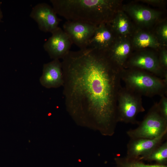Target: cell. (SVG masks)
<instances>
[{
	"mask_svg": "<svg viewBox=\"0 0 167 167\" xmlns=\"http://www.w3.org/2000/svg\"><path fill=\"white\" fill-rule=\"evenodd\" d=\"M42 71L40 81L43 86L50 88L63 86V74L62 62L59 59H54L44 64Z\"/></svg>",
	"mask_w": 167,
	"mask_h": 167,
	"instance_id": "cell-11",
	"label": "cell"
},
{
	"mask_svg": "<svg viewBox=\"0 0 167 167\" xmlns=\"http://www.w3.org/2000/svg\"><path fill=\"white\" fill-rule=\"evenodd\" d=\"M138 124L136 128L127 131L131 139H152L167 132V120L160 111L157 102L154 104Z\"/></svg>",
	"mask_w": 167,
	"mask_h": 167,
	"instance_id": "cell-4",
	"label": "cell"
},
{
	"mask_svg": "<svg viewBox=\"0 0 167 167\" xmlns=\"http://www.w3.org/2000/svg\"><path fill=\"white\" fill-rule=\"evenodd\" d=\"M115 161L118 167H167L162 165H146L137 160H132L127 158L117 157Z\"/></svg>",
	"mask_w": 167,
	"mask_h": 167,
	"instance_id": "cell-18",
	"label": "cell"
},
{
	"mask_svg": "<svg viewBox=\"0 0 167 167\" xmlns=\"http://www.w3.org/2000/svg\"><path fill=\"white\" fill-rule=\"evenodd\" d=\"M133 45L139 49L146 48H157L161 44L156 36L143 31H139L134 35L132 39Z\"/></svg>",
	"mask_w": 167,
	"mask_h": 167,
	"instance_id": "cell-16",
	"label": "cell"
},
{
	"mask_svg": "<svg viewBox=\"0 0 167 167\" xmlns=\"http://www.w3.org/2000/svg\"><path fill=\"white\" fill-rule=\"evenodd\" d=\"M160 64L163 68L167 71V51L165 49L161 50L158 56Z\"/></svg>",
	"mask_w": 167,
	"mask_h": 167,
	"instance_id": "cell-21",
	"label": "cell"
},
{
	"mask_svg": "<svg viewBox=\"0 0 167 167\" xmlns=\"http://www.w3.org/2000/svg\"><path fill=\"white\" fill-rule=\"evenodd\" d=\"M155 161L159 163H165L167 160V142L158 146L142 160Z\"/></svg>",
	"mask_w": 167,
	"mask_h": 167,
	"instance_id": "cell-17",
	"label": "cell"
},
{
	"mask_svg": "<svg viewBox=\"0 0 167 167\" xmlns=\"http://www.w3.org/2000/svg\"><path fill=\"white\" fill-rule=\"evenodd\" d=\"M131 51V42L126 37L115 38L110 48L106 51L110 59L115 64L123 68L130 57Z\"/></svg>",
	"mask_w": 167,
	"mask_h": 167,
	"instance_id": "cell-14",
	"label": "cell"
},
{
	"mask_svg": "<svg viewBox=\"0 0 167 167\" xmlns=\"http://www.w3.org/2000/svg\"><path fill=\"white\" fill-rule=\"evenodd\" d=\"M156 37L161 45L167 44V23L165 22L161 23L156 28Z\"/></svg>",
	"mask_w": 167,
	"mask_h": 167,
	"instance_id": "cell-19",
	"label": "cell"
},
{
	"mask_svg": "<svg viewBox=\"0 0 167 167\" xmlns=\"http://www.w3.org/2000/svg\"><path fill=\"white\" fill-rule=\"evenodd\" d=\"M123 68L140 69L167 79V71L161 65L158 56L152 51H143L132 55L129 57Z\"/></svg>",
	"mask_w": 167,
	"mask_h": 167,
	"instance_id": "cell-6",
	"label": "cell"
},
{
	"mask_svg": "<svg viewBox=\"0 0 167 167\" xmlns=\"http://www.w3.org/2000/svg\"><path fill=\"white\" fill-rule=\"evenodd\" d=\"M167 132L152 139H131L127 145L126 157L132 160H142L162 144Z\"/></svg>",
	"mask_w": 167,
	"mask_h": 167,
	"instance_id": "cell-10",
	"label": "cell"
},
{
	"mask_svg": "<svg viewBox=\"0 0 167 167\" xmlns=\"http://www.w3.org/2000/svg\"><path fill=\"white\" fill-rule=\"evenodd\" d=\"M114 33L109 23L99 24L90 41L88 47L107 51L115 40Z\"/></svg>",
	"mask_w": 167,
	"mask_h": 167,
	"instance_id": "cell-13",
	"label": "cell"
},
{
	"mask_svg": "<svg viewBox=\"0 0 167 167\" xmlns=\"http://www.w3.org/2000/svg\"><path fill=\"white\" fill-rule=\"evenodd\" d=\"M145 111L142 96L127 88H121L118 95L117 113L118 122L138 124L137 115Z\"/></svg>",
	"mask_w": 167,
	"mask_h": 167,
	"instance_id": "cell-5",
	"label": "cell"
},
{
	"mask_svg": "<svg viewBox=\"0 0 167 167\" xmlns=\"http://www.w3.org/2000/svg\"><path fill=\"white\" fill-rule=\"evenodd\" d=\"M2 4V2H0V23L1 22L2 19L3 18V15L2 11L1 8V5Z\"/></svg>",
	"mask_w": 167,
	"mask_h": 167,
	"instance_id": "cell-23",
	"label": "cell"
},
{
	"mask_svg": "<svg viewBox=\"0 0 167 167\" xmlns=\"http://www.w3.org/2000/svg\"><path fill=\"white\" fill-rule=\"evenodd\" d=\"M97 26L82 22L66 20L63 25V29L73 44L79 49H82L88 47Z\"/></svg>",
	"mask_w": 167,
	"mask_h": 167,
	"instance_id": "cell-7",
	"label": "cell"
},
{
	"mask_svg": "<svg viewBox=\"0 0 167 167\" xmlns=\"http://www.w3.org/2000/svg\"><path fill=\"white\" fill-rule=\"evenodd\" d=\"M112 30L121 36L126 37L130 34L131 29V24L125 13L118 10L111 20L109 23Z\"/></svg>",
	"mask_w": 167,
	"mask_h": 167,
	"instance_id": "cell-15",
	"label": "cell"
},
{
	"mask_svg": "<svg viewBox=\"0 0 167 167\" xmlns=\"http://www.w3.org/2000/svg\"><path fill=\"white\" fill-rule=\"evenodd\" d=\"M51 33L43 45L44 50L51 59H62L70 51L73 44L63 29L59 27Z\"/></svg>",
	"mask_w": 167,
	"mask_h": 167,
	"instance_id": "cell-9",
	"label": "cell"
},
{
	"mask_svg": "<svg viewBox=\"0 0 167 167\" xmlns=\"http://www.w3.org/2000/svg\"><path fill=\"white\" fill-rule=\"evenodd\" d=\"M30 16L37 23L39 29L45 32L52 33L59 27L61 20L53 7L45 3H39L34 6Z\"/></svg>",
	"mask_w": 167,
	"mask_h": 167,
	"instance_id": "cell-8",
	"label": "cell"
},
{
	"mask_svg": "<svg viewBox=\"0 0 167 167\" xmlns=\"http://www.w3.org/2000/svg\"><path fill=\"white\" fill-rule=\"evenodd\" d=\"M121 79L125 87L142 96L152 97L167 95V79L135 68H123Z\"/></svg>",
	"mask_w": 167,
	"mask_h": 167,
	"instance_id": "cell-3",
	"label": "cell"
},
{
	"mask_svg": "<svg viewBox=\"0 0 167 167\" xmlns=\"http://www.w3.org/2000/svg\"><path fill=\"white\" fill-rule=\"evenodd\" d=\"M50 2L57 14L66 20L96 25L109 22L119 4L116 0H51Z\"/></svg>",
	"mask_w": 167,
	"mask_h": 167,
	"instance_id": "cell-2",
	"label": "cell"
},
{
	"mask_svg": "<svg viewBox=\"0 0 167 167\" xmlns=\"http://www.w3.org/2000/svg\"><path fill=\"white\" fill-rule=\"evenodd\" d=\"M158 103L159 109L164 117L167 120V97L166 96L161 97Z\"/></svg>",
	"mask_w": 167,
	"mask_h": 167,
	"instance_id": "cell-20",
	"label": "cell"
},
{
	"mask_svg": "<svg viewBox=\"0 0 167 167\" xmlns=\"http://www.w3.org/2000/svg\"><path fill=\"white\" fill-rule=\"evenodd\" d=\"M62 63L63 93L70 115L77 122L93 125L103 135H113L118 122L123 68L106 51L89 47L70 51Z\"/></svg>",
	"mask_w": 167,
	"mask_h": 167,
	"instance_id": "cell-1",
	"label": "cell"
},
{
	"mask_svg": "<svg viewBox=\"0 0 167 167\" xmlns=\"http://www.w3.org/2000/svg\"><path fill=\"white\" fill-rule=\"evenodd\" d=\"M140 2L152 5H158L161 4L163 2L161 0H141Z\"/></svg>",
	"mask_w": 167,
	"mask_h": 167,
	"instance_id": "cell-22",
	"label": "cell"
},
{
	"mask_svg": "<svg viewBox=\"0 0 167 167\" xmlns=\"http://www.w3.org/2000/svg\"><path fill=\"white\" fill-rule=\"evenodd\" d=\"M123 11L138 25L148 26L156 23L159 19V11L137 4H130L123 6Z\"/></svg>",
	"mask_w": 167,
	"mask_h": 167,
	"instance_id": "cell-12",
	"label": "cell"
}]
</instances>
